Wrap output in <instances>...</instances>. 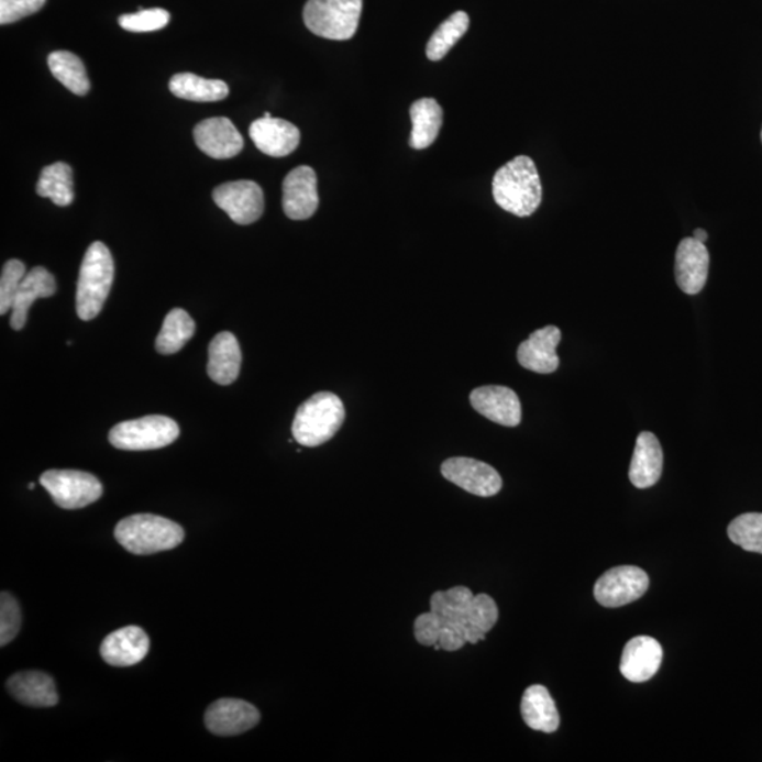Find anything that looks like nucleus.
Here are the masks:
<instances>
[{
  "label": "nucleus",
  "mask_w": 762,
  "mask_h": 762,
  "mask_svg": "<svg viewBox=\"0 0 762 762\" xmlns=\"http://www.w3.org/2000/svg\"><path fill=\"white\" fill-rule=\"evenodd\" d=\"M650 586V577L639 566H616L599 577L595 597L603 607L616 609L639 600Z\"/></svg>",
  "instance_id": "nucleus-8"
},
{
  "label": "nucleus",
  "mask_w": 762,
  "mask_h": 762,
  "mask_svg": "<svg viewBox=\"0 0 762 762\" xmlns=\"http://www.w3.org/2000/svg\"><path fill=\"white\" fill-rule=\"evenodd\" d=\"M179 435L178 423L164 416L124 421L109 432V442L122 451H152L172 445Z\"/></svg>",
  "instance_id": "nucleus-6"
},
{
  "label": "nucleus",
  "mask_w": 762,
  "mask_h": 762,
  "mask_svg": "<svg viewBox=\"0 0 762 762\" xmlns=\"http://www.w3.org/2000/svg\"><path fill=\"white\" fill-rule=\"evenodd\" d=\"M194 139L207 156L217 161L235 157L245 146L242 134L228 118H211L198 123L194 129Z\"/></svg>",
  "instance_id": "nucleus-14"
},
{
  "label": "nucleus",
  "mask_w": 762,
  "mask_h": 762,
  "mask_svg": "<svg viewBox=\"0 0 762 762\" xmlns=\"http://www.w3.org/2000/svg\"><path fill=\"white\" fill-rule=\"evenodd\" d=\"M168 87L177 98L194 102H218L229 95L227 82L198 77L192 73L176 74L169 79Z\"/></svg>",
  "instance_id": "nucleus-26"
},
{
  "label": "nucleus",
  "mask_w": 762,
  "mask_h": 762,
  "mask_svg": "<svg viewBox=\"0 0 762 762\" xmlns=\"http://www.w3.org/2000/svg\"><path fill=\"white\" fill-rule=\"evenodd\" d=\"M196 321L181 308H174L167 313L163 322L162 331L156 339V349L162 355H174L181 351L184 345L196 333Z\"/></svg>",
  "instance_id": "nucleus-28"
},
{
  "label": "nucleus",
  "mask_w": 762,
  "mask_h": 762,
  "mask_svg": "<svg viewBox=\"0 0 762 762\" xmlns=\"http://www.w3.org/2000/svg\"><path fill=\"white\" fill-rule=\"evenodd\" d=\"M441 472L446 481L471 495L492 497L501 490L499 472L485 462L471 457H451L442 463Z\"/></svg>",
  "instance_id": "nucleus-10"
},
{
  "label": "nucleus",
  "mask_w": 762,
  "mask_h": 762,
  "mask_svg": "<svg viewBox=\"0 0 762 762\" xmlns=\"http://www.w3.org/2000/svg\"><path fill=\"white\" fill-rule=\"evenodd\" d=\"M46 4V0H0V23L19 22L30 14L37 13Z\"/></svg>",
  "instance_id": "nucleus-37"
},
{
  "label": "nucleus",
  "mask_w": 762,
  "mask_h": 762,
  "mask_svg": "<svg viewBox=\"0 0 762 762\" xmlns=\"http://www.w3.org/2000/svg\"><path fill=\"white\" fill-rule=\"evenodd\" d=\"M731 542L744 551L762 555V512H746L735 518L727 528Z\"/></svg>",
  "instance_id": "nucleus-33"
},
{
  "label": "nucleus",
  "mask_w": 762,
  "mask_h": 762,
  "mask_svg": "<svg viewBox=\"0 0 762 762\" xmlns=\"http://www.w3.org/2000/svg\"><path fill=\"white\" fill-rule=\"evenodd\" d=\"M114 277L111 251L102 242H93L85 253L77 283V313L91 321L102 311Z\"/></svg>",
  "instance_id": "nucleus-3"
},
{
  "label": "nucleus",
  "mask_w": 762,
  "mask_h": 762,
  "mask_svg": "<svg viewBox=\"0 0 762 762\" xmlns=\"http://www.w3.org/2000/svg\"><path fill=\"white\" fill-rule=\"evenodd\" d=\"M208 376L221 386L236 382L242 366V351L231 332L218 333L208 347Z\"/></svg>",
  "instance_id": "nucleus-21"
},
{
  "label": "nucleus",
  "mask_w": 762,
  "mask_h": 762,
  "mask_svg": "<svg viewBox=\"0 0 762 762\" xmlns=\"http://www.w3.org/2000/svg\"><path fill=\"white\" fill-rule=\"evenodd\" d=\"M412 131L410 146L416 151H423L437 141L440 134L443 112L441 104L432 98L418 99L410 109Z\"/></svg>",
  "instance_id": "nucleus-25"
},
{
  "label": "nucleus",
  "mask_w": 762,
  "mask_h": 762,
  "mask_svg": "<svg viewBox=\"0 0 762 762\" xmlns=\"http://www.w3.org/2000/svg\"><path fill=\"white\" fill-rule=\"evenodd\" d=\"M664 466L659 438L652 432H641L637 438L634 455L630 465V481L637 489H649L660 481Z\"/></svg>",
  "instance_id": "nucleus-22"
},
{
  "label": "nucleus",
  "mask_w": 762,
  "mask_h": 762,
  "mask_svg": "<svg viewBox=\"0 0 762 762\" xmlns=\"http://www.w3.org/2000/svg\"><path fill=\"white\" fill-rule=\"evenodd\" d=\"M761 142H762V131H761Z\"/></svg>",
  "instance_id": "nucleus-42"
},
{
  "label": "nucleus",
  "mask_w": 762,
  "mask_h": 762,
  "mask_svg": "<svg viewBox=\"0 0 762 762\" xmlns=\"http://www.w3.org/2000/svg\"><path fill=\"white\" fill-rule=\"evenodd\" d=\"M521 715L526 725L542 733H554L560 727V714L545 686L532 685L521 700Z\"/></svg>",
  "instance_id": "nucleus-24"
},
{
  "label": "nucleus",
  "mask_w": 762,
  "mask_h": 762,
  "mask_svg": "<svg viewBox=\"0 0 762 762\" xmlns=\"http://www.w3.org/2000/svg\"><path fill=\"white\" fill-rule=\"evenodd\" d=\"M345 417L341 398L330 391L317 393L298 407L291 428L294 440L302 446H320L335 437Z\"/></svg>",
  "instance_id": "nucleus-4"
},
{
  "label": "nucleus",
  "mask_w": 762,
  "mask_h": 762,
  "mask_svg": "<svg viewBox=\"0 0 762 762\" xmlns=\"http://www.w3.org/2000/svg\"><path fill=\"white\" fill-rule=\"evenodd\" d=\"M694 238L696 239V241L705 243L707 241V238L709 236H707V232L705 231V229H696V231L694 232Z\"/></svg>",
  "instance_id": "nucleus-40"
},
{
  "label": "nucleus",
  "mask_w": 762,
  "mask_h": 762,
  "mask_svg": "<svg viewBox=\"0 0 762 762\" xmlns=\"http://www.w3.org/2000/svg\"><path fill=\"white\" fill-rule=\"evenodd\" d=\"M22 627V612L14 596L8 592L0 595V647H7L16 639Z\"/></svg>",
  "instance_id": "nucleus-36"
},
{
  "label": "nucleus",
  "mask_w": 762,
  "mask_h": 762,
  "mask_svg": "<svg viewBox=\"0 0 762 762\" xmlns=\"http://www.w3.org/2000/svg\"><path fill=\"white\" fill-rule=\"evenodd\" d=\"M213 201L227 212L238 225H251L261 219L264 212V194L254 181H232L213 189Z\"/></svg>",
  "instance_id": "nucleus-9"
},
{
  "label": "nucleus",
  "mask_w": 762,
  "mask_h": 762,
  "mask_svg": "<svg viewBox=\"0 0 762 762\" xmlns=\"http://www.w3.org/2000/svg\"><path fill=\"white\" fill-rule=\"evenodd\" d=\"M40 485L64 510H78L101 499L102 483L91 473L81 471H47L40 477Z\"/></svg>",
  "instance_id": "nucleus-7"
},
{
  "label": "nucleus",
  "mask_w": 762,
  "mask_h": 762,
  "mask_svg": "<svg viewBox=\"0 0 762 762\" xmlns=\"http://www.w3.org/2000/svg\"><path fill=\"white\" fill-rule=\"evenodd\" d=\"M7 689L14 699L26 706L53 707L59 700L56 682L40 671H24L10 676Z\"/></svg>",
  "instance_id": "nucleus-23"
},
{
  "label": "nucleus",
  "mask_w": 762,
  "mask_h": 762,
  "mask_svg": "<svg viewBox=\"0 0 762 762\" xmlns=\"http://www.w3.org/2000/svg\"><path fill=\"white\" fill-rule=\"evenodd\" d=\"M471 405L479 415L503 427H517L521 422L520 398L511 388L485 386L471 393Z\"/></svg>",
  "instance_id": "nucleus-17"
},
{
  "label": "nucleus",
  "mask_w": 762,
  "mask_h": 762,
  "mask_svg": "<svg viewBox=\"0 0 762 762\" xmlns=\"http://www.w3.org/2000/svg\"><path fill=\"white\" fill-rule=\"evenodd\" d=\"M562 332L560 328L548 325L531 333L527 341L518 346V363L527 371L550 375L560 367L556 347L560 345Z\"/></svg>",
  "instance_id": "nucleus-16"
},
{
  "label": "nucleus",
  "mask_w": 762,
  "mask_h": 762,
  "mask_svg": "<svg viewBox=\"0 0 762 762\" xmlns=\"http://www.w3.org/2000/svg\"><path fill=\"white\" fill-rule=\"evenodd\" d=\"M48 68L54 78L78 97H84L89 92L91 82H89L87 69H85L82 59L76 54L63 52V49L49 54Z\"/></svg>",
  "instance_id": "nucleus-27"
},
{
  "label": "nucleus",
  "mask_w": 762,
  "mask_h": 762,
  "mask_svg": "<svg viewBox=\"0 0 762 762\" xmlns=\"http://www.w3.org/2000/svg\"><path fill=\"white\" fill-rule=\"evenodd\" d=\"M467 644L465 622H443L438 645L443 651H457Z\"/></svg>",
  "instance_id": "nucleus-39"
},
{
  "label": "nucleus",
  "mask_w": 762,
  "mask_h": 762,
  "mask_svg": "<svg viewBox=\"0 0 762 762\" xmlns=\"http://www.w3.org/2000/svg\"><path fill=\"white\" fill-rule=\"evenodd\" d=\"M29 489H30V490H33V489H34V483H30Z\"/></svg>",
  "instance_id": "nucleus-41"
},
{
  "label": "nucleus",
  "mask_w": 762,
  "mask_h": 762,
  "mask_svg": "<svg viewBox=\"0 0 762 762\" xmlns=\"http://www.w3.org/2000/svg\"><path fill=\"white\" fill-rule=\"evenodd\" d=\"M493 197L497 206L512 216H532L542 201L541 179L534 162L518 156L505 164L493 178Z\"/></svg>",
  "instance_id": "nucleus-1"
},
{
  "label": "nucleus",
  "mask_w": 762,
  "mask_h": 762,
  "mask_svg": "<svg viewBox=\"0 0 762 762\" xmlns=\"http://www.w3.org/2000/svg\"><path fill=\"white\" fill-rule=\"evenodd\" d=\"M318 206L317 173L308 166L294 168L283 183L284 213L292 221H306L317 212Z\"/></svg>",
  "instance_id": "nucleus-11"
},
{
  "label": "nucleus",
  "mask_w": 762,
  "mask_h": 762,
  "mask_svg": "<svg viewBox=\"0 0 762 762\" xmlns=\"http://www.w3.org/2000/svg\"><path fill=\"white\" fill-rule=\"evenodd\" d=\"M26 274V266L18 258L4 263L2 276H0V316L12 311L14 297Z\"/></svg>",
  "instance_id": "nucleus-34"
},
{
  "label": "nucleus",
  "mask_w": 762,
  "mask_h": 762,
  "mask_svg": "<svg viewBox=\"0 0 762 762\" xmlns=\"http://www.w3.org/2000/svg\"><path fill=\"white\" fill-rule=\"evenodd\" d=\"M662 656L664 651L659 641L649 636L636 637L627 642L622 651L621 674L636 684L650 681L659 672Z\"/></svg>",
  "instance_id": "nucleus-19"
},
{
  "label": "nucleus",
  "mask_w": 762,
  "mask_h": 762,
  "mask_svg": "<svg viewBox=\"0 0 762 762\" xmlns=\"http://www.w3.org/2000/svg\"><path fill=\"white\" fill-rule=\"evenodd\" d=\"M443 621L433 611L422 612L415 621L416 640L423 647H435L440 641Z\"/></svg>",
  "instance_id": "nucleus-38"
},
{
  "label": "nucleus",
  "mask_w": 762,
  "mask_h": 762,
  "mask_svg": "<svg viewBox=\"0 0 762 762\" xmlns=\"http://www.w3.org/2000/svg\"><path fill=\"white\" fill-rule=\"evenodd\" d=\"M57 291L56 278L53 274L42 266L32 268L22 283H20L16 297H14L12 307V317H10V327L14 331L23 330L27 322L30 307L37 298L53 297Z\"/></svg>",
  "instance_id": "nucleus-20"
},
{
  "label": "nucleus",
  "mask_w": 762,
  "mask_h": 762,
  "mask_svg": "<svg viewBox=\"0 0 762 762\" xmlns=\"http://www.w3.org/2000/svg\"><path fill=\"white\" fill-rule=\"evenodd\" d=\"M499 620V609L496 601L489 595H477L473 597L470 609H467L465 620L467 644H477L485 640L487 632L496 626Z\"/></svg>",
  "instance_id": "nucleus-30"
},
{
  "label": "nucleus",
  "mask_w": 762,
  "mask_h": 762,
  "mask_svg": "<svg viewBox=\"0 0 762 762\" xmlns=\"http://www.w3.org/2000/svg\"><path fill=\"white\" fill-rule=\"evenodd\" d=\"M471 19L465 12L453 13L432 34L427 46V57L440 62L470 29Z\"/></svg>",
  "instance_id": "nucleus-31"
},
{
  "label": "nucleus",
  "mask_w": 762,
  "mask_h": 762,
  "mask_svg": "<svg viewBox=\"0 0 762 762\" xmlns=\"http://www.w3.org/2000/svg\"><path fill=\"white\" fill-rule=\"evenodd\" d=\"M710 256L705 243L694 236L682 239L675 256V277L677 286L687 296H696L704 290L709 276Z\"/></svg>",
  "instance_id": "nucleus-13"
},
{
  "label": "nucleus",
  "mask_w": 762,
  "mask_h": 762,
  "mask_svg": "<svg viewBox=\"0 0 762 762\" xmlns=\"http://www.w3.org/2000/svg\"><path fill=\"white\" fill-rule=\"evenodd\" d=\"M362 9L363 0H308L303 23L316 36L343 42L355 36Z\"/></svg>",
  "instance_id": "nucleus-5"
},
{
  "label": "nucleus",
  "mask_w": 762,
  "mask_h": 762,
  "mask_svg": "<svg viewBox=\"0 0 762 762\" xmlns=\"http://www.w3.org/2000/svg\"><path fill=\"white\" fill-rule=\"evenodd\" d=\"M249 134L254 146L272 157L288 156L296 151L301 141V133L296 124L273 117L256 119L251 124Z\"/></svg>",
  "instance_id": "nucleus-15"
},
{
  "label": "nucleus",
  "mask_w": 762,
  "mask_h": 762,
  "mask_svg": "<svg viewBox=\"0 0 762 762\" xmlns=\"http://www.w3.org/2000/svg\"><path fill=\"white\" fill-rule=\"evenodd\" d=\"M114 538L133 555H153L177 548L186 538V531L168 518L134 515L119 521Z\"/></svg>",
  "instance_id": "nucleus-2"
},
{
  "label": "nucleus",
  "mask_w": 762,
  "mask_h": 762,
  "mask_svg": "<svg viewBox=\"0 0 762 762\" xmlns=\"http://www.w3.org/2000/svg\"><path fill=\"white\" fill-rule=\"evenodd\" d=\"M168 22L169 13L161 8L141 10V12L123 14L119 18L121 27L132 33L157 32L166 27Z\"/></svg>",
  "instance_id": "nucleus-35"
},
{
  "label": "nucleus",
  "mask_w": 762,
  "mask_h": 762,
  "mask_svg": "<svg viewBox=\"0 0 762 762\" xmlns=\"http://www.w3.org/2000/svg\"><path fill=\"white\" fill-rule=\"evenodd\" d=\"M151 639L141 627L129 626L111 632L102 641L101 656L112 666H133L146 659Z\"/></svg>",
  "instance_id": "nucleus-18"
},
{
  "label": "nucleus",
  "mask_w": 762,
  "mask_h": 762,
  "mask_svg": "<svg viewBox=\"0 0 762 762\" xmlns=\"http://www.w3.org/2000/svg\"><path fill=\"white\" fill-rule=\"evenodd\" d=\"M40 197L49 198L58 207L71 206L74 201L73 168L58 162L44 167L37 183Z\"/></svg>",
  "instance_id": "nucleus-29"
},
{
  "label": "nucleus",
  "mask_w": 762,
  "mask_h": 762,
  "mask_svg": "<svg viewBox=\"0 0 762 762\" xmlns=\"http://www.w3.org/2000/svg\"><path fill=\"white\" fill-rule=\"evenodd\" d=\"M261 721V714L249 702L219 699L208 707L206 726L212 735L229 737L245 733Z\"/></svg>",
  "instance_id": "nucleus-12"
},
{
  "label": "nucleus",
  "mask_w": 762,
  "mask_h": 762,
  "mask_svg": "<svg viewBox=\"0 0 762 762\" xmlns=\"http://www.w3.org/2000/svg\"><path fill=\"white\" fill-rule=\"evenodd\" d=\"M473 593L465 586H455L450 590L433 593L431 611L443 622H463L473 600Z\"/></svg>",
  "instance_id": "nucleus-32"
}]
</instances>
